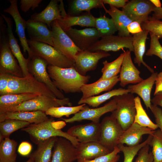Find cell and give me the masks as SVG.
I'll return each instance as SVG.
<instances>
[{
	"mask_svg": "<svg viewBox=\"0 0 162 162\" xmlns=\"http://www.w3.org/2000/svg\"><path fill=\"white\" fill-rule=\"evenodd\" d=\"M155 7L150 0H132L126 3L122 10L130 19L141 24L148 20Z\"/></svg>",
	"mask_w": 162,
	"mask_h": 162,
	"instance_id": "15",
	"label": "cell"
},
{
	"mask_svg": "<svg viewBox=\"0 0 162 162\" xmlns=\"http://www.w3.org/2000/svg\"><path fill=\"white\" fill-rule=\"evenodd\" d=\"M54 121L53 117L49 118L47 120L40 123L30 124L21 130L27 133L32 142L36 145L51 137L59 136L69 140L76 147L79 143L78 140L69 135L67 132L53 128L51 123Z\"/></svg>",
	"mask_w": 162,
	"mask_h": 162,
	"instance_id": "4",
	"label": "cell"
},
{
	"mask_svg": "<svg viewBox=\"0 0 162 162\" xmlns=\"http://www.w3.org/2000/svg\"><path fill=\"white\" fill-rule=\"evenodd\" d=\"M149 145L147 144L138 152L135 162H153L154 158L152 152H149Z\"/></svg>",
	"mask_w": 162,
	"mask_h": 162,
	"instance_id": "46",
	"label": "cell"
},
{
	"mask_svg": "<svg viewBox=\"0 0 162 162\" xmlns=\"http://www.w3.org/2000/svg\"><path fill=\"white\" fill-rule=\"evenodd\" d=\"M0 18V73L23 77L21 68L13 55L9 42L7 28Z\"/></svg>",
	"mask_w": 162,
	"mask_h": 162,
	"instance_id": "3",
	"label": "cell"
},
{
	"mask_svg": "<svg viewBox=\"0 0 162 162\" xmlns=\"http://www.w3.org/2000/svg\"><path fill=\"white\" fill-rule=\"evenodd\" d=\"M143 30H147L157 36L162 38V21L153 19L149 16L148 20L140 24Z\"/></svg>",
	"mask_w": 162,
	"mask_h": 162,
	"instance_id": "43",
	"label": "cell"
},
{
	"mask_svg": "<svg viewBox=\"0 0 162 162\" xmlns=\"http://www.w3.org/2000/svg\"><path fill=\"white\" fill-rule=\"evenodd\" d=\"M26 28L30 39L48 44L54 47L52 33L44 23L29 19Z\"/></svg>",
	"mask_w": 162,
	"mask_h": 162,
	"instance_id": "22",
	"label": "cell"
},
{
	"mask_svg": "<svg viewBox=\"0 0 162 162\" xmlns=\"http://www.w3.org/2000/svg\"><path fill=\"white\" fill-rule=\"evenodd\" d=\"M86 105V104H82L74 106H62L53 107L49 109L45 113L47 115L52 117L59 118L64 116L69 117L71 115L75 114L83 109Z\"/></svg>",
	"mask_w": 162,
	"mask_h": 162,
	"instance_id": "40",
	"label": "cell"
},
{
	"mask_svg": "<svg viewBox=\"0 0 162 162\" xmlns=\"http://www.w3.org/2000/svg\"><path fill=\"white\" fill-rule=\"evenodd\" d=\"M128 31L130 33L134 34L142 32V30L140 24L138 22L133 21L127 27Z\"/></svg>",
	"mask_w": 162,
	"mask_h": 162,
	"instance_id": "52",
	"label": "cell"
},
{
	"mask_svg": "<svg viewBox=\"0 0 162 162\" xmlns=\"http://www.w3.org/2000/svg\"><path fill=\"white\" fill-rule=\"evenodd\" d=\"M152 147L153 162H162V133L159 129L154 130L148 144Z\"/></svg>",
	"mask_w": 162,
	"mask_h": 162,
	"instance_id": "41",
	"label": "cell"
},
{
	"mask_svg": "<svg viewBox=\"0 0 162 162\" xmlns=\"http://www.w3.org/2000/svg\"><path fill=\"white\" fill-rule=\"evenodd\" d=\"M47 70L55 86L66 93L81 92V88L87 84L90 76L80 74L74 67L61 68L48 65Z\"/></svg>",
	"mask_w": 162,
	"mask_h": 162,
	"instance_id": "1",
	"label": "cell"
},
{
	"mask_svg": "<svg viewBox=\"0 0 162 162\" xmlns=\"http://www.w3.org/2000/svg\"><path fill=\"white\" fill-rule=\"evenodd\" d=\"M149 32L147 30L133 34L132 36V45L134 47L135 57L134 59L135 63L140 67L142 64L147 69L153 73V69L147 65L143 60V56L146 51V42Z\"/></svg>",
	"mask_w": 162,
	"mask_h": 162,
	"instance_id": "29",
	"label": "cell"
},
{
	"mask_svg": "<svg viewBox=\"0 0 162 162\" xmlns=\"http://www.w3.org/2000/svg\"><path fill=\"white\" fill-rule=\"evenodd\" d=\"M11 75L7 74L0 73V95L5 94L8 82Z\"/></svg>",
	"mask_w": 162,
	"mask_h": 162,
	"instance_id": "49",
	"label": "cell"
},
{
	"mask_svg": "<svg viewBox=\"0 0 162 162\" xmlns=\"http://www.w3.org/2000/svg\"><path fill=\"white\" fill-rule=\"evenodd\" d=\"M155 88L154 95L162 91V71L158 73L155 80Z\"/></svg>",
	"mask_w": 162,
	"mask_h": 162,
	"instance_id": "53",
	"label": "cell"
},
{
	"mask_svg": "<svg viewBox=\"0 0 162 162\" xmlns=\"http://www.w3.org/2000/svg\"><path fill=\"white\" fill-rule=\"evenodd\" d=\"M38 96L29 93L8 94L0 95V112L7 108L18 105Z\"/></svg>",
	"mask_w": 162,
	"mask_h": 162,
	"instance_id": "32",
	"label": "cell"
},
{
	"mask_svg": "<svg viewBox=\"0 0 162 162\" xmlns=\"http://www.w3.org/2000/svg\"><path fill=\"white\" fill-rule=\"evenodd\" d=\"M113 98V99L102 106L91 108L86 105L83 109L74 114L72 117L67 118H61L60 119L68 123L84 120L100 123V118L102 115L109 112H112L116 108V100L114 97Z\"/></svg>",
	"mask_w": 162,
	"mask_h": 162,
	"instance_id": "12",
	"label": "cell"
},
{
	"mask_svg": "<svg viewBox=\"0 0 162 162\" xmlns=\"http://www.w3.org/2000/svg\"><path fill=\"white\" fill-rule=\"evenodd\" d=\"M100 123H91L74 126L70 128L67 133L76 138L80 142H98Z\"/></svg>",
	"mask_w": 162,
	"mask_h": 162,
	"instance_id": "19",
	"label": "cell"
},
{
	"mask_svg": "<svg viewBox=\"0 0 162 162\" xmlns=\"http://www.w3.org/2000/svg\"><path fill=\"white\" fill-rule=\"evenodd\" d=\"M29 159L26 162H34V159L32 157H29Z\"/></svg>",
	"mask_w": 162,
	"mask_h": 162,
	"instance_id": "58",
	"label": "cell"
},
{
	"mask_svg": "<svg viewBox=\"0 0 162 162\" xmlns=\"http://www.w3.org/2000/svg\"><path fill=\"white\" fill-rule=\"evenodd\" d=\"M110 56V53L104 51H81L77 53L75 57L76 69L80 74L85 76L88 72L96 69L100 59Z\"/></svg>",
	"mask_w": 162,
	"mask_h": 162,
	"instance_id": "13",
	"label": "cell"
},
{
	"mask_svg": "<svg viewBox=\"0 0 162 162\" xmlns=\"http://www.w3.org/2000/svg\"><path fill=\"white\" fill-rule=\"evenodd\" d=\"M128 93H130V91L128 89L122 88L115 89L100 95L92 96L83 100L80 99L78 104L80 105L87 104L93 107L97 108L111 98Z\"/></svg>",
	"mask_w": 162,
	"mask_h": 162,
	"instance_id": "33",
	"label": "cell"
},
{
	"mask_svg": "<svg viewBox=\"0 0 162 162\" xmlns=\"http://www.w3.org/2000/svg\"><path fill=\"white\" fill-rule=\"evenodd\" d=\"M72 105L68 98L59 99L57 98H53L44 95H39L18 105L5 109L0 113L6 112L37 111L45 112L52 107L65 105L71 106Z\"/></svg>",
	"mask_w": 162,
	"mask_h": 162,
	"instance_id": "7",
	"label": "cell"
},
{
	"mask_svg": "<svg viewBox=\"0 0 162 162\" xmlns=\"http://www.w3.org/2000/svg\"><path fill=\"white\" fill-rule=\"evenodd\" d=\"M49 118L42 111L6 112L0 113V122L7 119L25 121L30 124H38L47 120Z\"/></svg>",
	"mask_w": 162,
	"mask_h": 162,
	"instance_id": "27",
	"label": "cell"
},
{
	"mask_svg": "<svg viewBox=\"0 0 162 162\" xmlns=\"http://www.w3.org/2000/svg\"><path fill=\"white\" fill-rule=\"evenodd\" d=\"M123 131L115 118L111 116H106L100 123L98 142L112 152L118 145Z\"/></svg>",
	"mask_w": 162,
	"mask_h": 162,
	"instance_id": "8",
	"label": "cell"
},
{
	"mask_svg": "<svg viewBox=\"0 0 162 162\" xmlns=\"http://www.w3.org/2000/svg\"><path fill=\"white\" fill-rule=\"evenodd\" d=\"M158 74L157 72L152 73L147 78L137 84L129 85L127 89L130 93L136 94L142 98L147 109L151 108V94Z\"/></svg>",
	"mask_w": 162,
	"mask_h": 162,
	"instance_id": "26",
	"label": "cell"
},
{
	"mask_svg": "<svg viewBox=\"0 0 162 162\" xmlns=\"http://www.w3.org/2000/svg\"><path fill=\"white\" fill-rule=\"evenodd\" d=\"M28 42L33 55L43 58L48 65L61 68H75L74 62L61 54L52 46L31 39L28 40Z\"/></svg>",
	"mask_w": 162,
	"mask_h": 162,
	"instance_id": "5",
	"label": "cell"
},
{
	"mask_svg": "<svg viewBox=\"0 0 162 162\" xmlns=\"http://www.w3.org/2000/svg\"><path fill=\"white\" fill-rule=\"evenodd\" d=\"M154 130L134 122L128 128L123 132L118 144H125L128 146L138 145L142 141L143 135L152 134Z\"/></svg>",
	"mask_w": 162,
	"mask_h": 162,
	"instance_id": "23",
	"label": "cell"
},
{
	"mask_svg": "<svg viewBox=\"0 0 162 162\" xmlns=\"http://www.w3.org/2000/svg\"><path fill=\"white\" fill-rule=\"evenodd\" d=\"M119 75H117L109 79H98L93 83L84 84L81 88L82 96L80 99H84L98 94L102 92L111 90L119 81Z\"/></svg>",
	"mask_w": 162,
	"mask_h": 162,
	"instance_id": "25",
	"label": "cell"
},
{
	"mask_svg": "<svg viewBox=\"0 0 162 162\" xmlns=\"http://www.w3.org/2000/svg\"><path fill=\"white\" fill-rule=\"evenodd\" d=\"M0 162H16L17 142L9 137L0 142Z\"/></svg>",
	"mask_w": 162,
	"mask_h": 162,
	"instance_id": "34",
	"label": "cell"
},
{
	"mask_svg": "<svg viewBox=\"0 0 162 162\" xmlns=\"http://www.w3.org/2000/svg\"><path fill=\"white\" fill-rule=\"evenodd\" d=\"M150 1L156 7H161V4L160 0H150Z\"/></svg>",
	"mask_w": 162,
	"mask_h": 162,
	"instance_id": "57",
	"label": "cell"
},
{
	"mask_svg": "<svg viewBox=\"0 0 162 162\" xmlns=\"http://www.w3.org/2000/svg\"><path fill=\"white\" fill-rule=\"evenodd\" d=\"M76 46L82 51L87 50L101 37L94 27L77 29L71 27L64 31Z\"/></svg>",
	"mask_w": 162,
	"mask_h": 162,
	"instance_id": "14",
	"label": "cell"
},
{
	"mask_svg": "<svg viewBox=\"0 0 162 162\" xmlns=\"http://www.w3.org/2000/svg\"><path fill=\"white\" fill-rule=\"evenodd\" d=\"M125 52L119 76L120 85L123 87L129 84H137L143 80L132 60L131 52L127 50Z\"/></svg>",
	"mask_w": 162,
	"mask_h": 162,
	"instance_id": "18",
	"label": "cell"
},
{
	"mask_svg": "<svg viewBox=\"0 0 162 162\" xmlns=\"http://www.w3.org/2000/svg\"><path fill=\"white\" fill-rule=\"evenodd\" d=\"M152 104L162 107V91L156 94L151 99Z\"/></svg>",
	"mask_w": 162,
	"mask_h": 162,
	"instance_id": "54",
	"label": "cell"
},
{
	"mask_svg": "<svg viewBox=\"0 0 162 162\" xmlns=\"http://www.w3.org/2000/svg\"><path fill=\"white\" fill-rule=\"evenodd\" d=\"M10 5L9 7L4 10V11L10 15L14 21L16 26V32L19 38L20 44L24 53L27 52L28 58L31 57L33 54L28 44L26 34V22L21 17L19 12L17 5V0H10Z\"/></svg>",
	"mask_w": 162,
	"mask_h": 162,
	"instance_id": "17",
	"label": "cell"
},
{
	"mask_svg": "<svg viewBox=\"0 0 162 162\" xmlns=\"http://www.w3.org/2000/svg\"><path fill=\"white\" fill-rule=\"evenodd\" d=\"M60 8L62 17L57 20L64 31L75 26L95 28V17L90 12L79 16H71L66 14L63 4L60 5Z\"/></svg>",
	"mask_w": 162,
	"mask_h": 162,
	"instance_id": "20",
	"label": "cell"
},
{
	"mask_svg": "<svg viewBox=\"0 0 162 162\" xmlns=\"http://www.w3.org/2000/svg\"><path fill=\"white\" fill-rule=\"evenodd\" d=\"M54 47L58 52L74 62L77 53L81 51L61 28L57 20L51 24Z\"/></svg>",
	"mask_w": 162,
	"mask_h": 162,
	"instance_id": "10",
	"label": "cell"
},
{
	"mask_svg": "<svg viewBox=\"0 0 162 162\" xmlns=\"http://www.w3.org/2000/svg\"><path fill=\"white\" fill-rule=\"evenodd\" d=\"M30 124L26 122L13 119H7L0 122V142L5 138L9 137L13 132Z\"/></svg>",
	"mask_w": 162,
	"mask_h": 162,
	"instance_id": "36",
	"label": "cell"
},
{
	"mask_svg": "<svg viewBox=\"0 0 162 162\" xmlns=\"http://www.w3.org/2000/svg\"><path fill=\"white\" fill-rule=\"evenodd\" d=\"M51 125L54 128L57 130H61L65 125V122L63 121L55 122V121L51 122Z\"/></svg>",
	"mask_w": 162,
	"mask_h": 162,
	"instance_id": "56",
	"label": "cell"
},
{
	"mask_svg": "<svg viewBox=\"0 0 162 162\" xmlns=\"http://www.w3.org/2000/svg\"><path fill=\"white\" fill-rule=\"evenodd\" d=\"M76 160V147L67 139L58 137L54 144L49 162H73Z\"/></svg>",
	"mask_w": 162,
	"mask_h": 162,
	"instance_id": "16",
	"label": "cell"
},
{
	"mask_svg": "<svg viewBox=\"0 0 162 162\" xmlns=\"http://www.w3.org/2000/svg\"><path fill=\"white\" fill-rule=\"evenodd\" d=\"M124 48L128 49L130 52H134L132 36L123 37L112 35L103 37L93 44L87 50L92 52H116Z\"/></svg>",
	"mask_w": 162,
	"mask_h": 162,
	"instance_id": "11",
	"label": "cell"
},
{
	"mask_svg": "<svg viewBox=\"0 0 162 162\" xmlns=\"http://www.w3.org/2000/svg\"><path fill=\"white\" fill-rule=\"evenodd\" d=\"M104 7L102 0H74L70 6V12L76 14L83 11L90 12L94 8H104Z\"/></svg>",
	"mask_w": 162,
	"mask_h": 162,
	"instance_id": "37",
	"label": "cell"
},
{
	"mask_svg": "<svg viewBox=\"0 0 162 162\" xmlns=\"http://www.w3.org/2000/svg\"><path fill=\"white\" fill-rule=\"evenodd\" d=\"M110 8L108 10L105 6L103 8L106 13L111 16L118 32V35L123 37L131 36L127 27L133 21L129 18L122 10L111 5H110Z\"/></svg>",
	"mask_w": 162,
	"mask_h": 162,
	"instance_id": "30",
	"label": "cell"
},
{
	"mask_svg": "<svg viewBox=\"0 0 162 162\" xmlns=\"http://www.w3.org/2000/svg\"><path fill=\"white\" fill-rule=\"evenodd\" d=\"M29 93L56 98L44 84L38 81L30 73L25 76H11L6 94Z\"/></svg>",
	"mask_w": 162,
	"mask_h": 162,
	"instance_id": "2",
	"label": "cell"
},
{
	"mask_svg": "<svg viewBox=\"0 0 162 162\" xmlns=\"http://www.w3.org/2000/svg\"><path fill=\"white\" fill-rule=\"evenodd\" d=\"M58 138V137H52L38 144L36 150L28 157L33 158L34 162H49L54 144Z\"/></svg>",
	"mask_w": 162,
	"mask_h": 162,
	"instance_id": "31",
	"label": "cell"
},
{
	"mask_svg": "<svg viewBox=\"0 0 162 162\" xmlns=\"http://www.w3.org/2000/svg\"><path fill=\"white\" fill-rule=\"evenodd\" d=\"M104 4H108L117 8H123L129 1L128 0H102Z\"/></svg>",
	"mask_w": 162,
	"mask_h": 162,
	"instance_id": "51",
	"label": "cell"
},
{
	"mask_svg": "<svg viewBox=\"0 0 162 162\" xmlns=\"http://www.w3.org/2000/svg\"><path fill=\"white\" fill-rule=\"evenodd\" d=\"M120 152V151L117 146L115 147L112 151L107 154L93 160L77 161V162H117L120 157L118 153Z\"/></svg>",
	"mask_w": 162,
	"mask_h": 162,
	"instance_id": "45",
	"label": "cell"
},
{
	"mask_svg": "<svg viewBox=\"0 0 162 162\" xmlns=\"http://www.w3.org/2000/svg\"><path fill=\"white\" fill-rule=\"evenodd\" d=\"M42 1V0H21L20 7L21 10L26 13L31 8L32 10H34L39 6Z\"/></svg>",
	"mask_w": 162,
	"mask_h": 162,
	"instance_id": "47",
	"label": "cell"
},
{
	"mask_svg": "<svg viewBox=\"0 0 162 162\" xmlns=\"http://www.w3.org/2000/svg\"><path fill=\"white\" fill-rule=\"evenodd\" d=\"M134 101L136 114L134 122L153 130H157L158 128V126L148 116L142 106L140 98L138 96L135 97Z\"/></svg>",
	"mask_w": 162,
	"mask_h": 162,
	"instance_id": "38",
	"label": "cell"
},
{
	"mask_svg": "<svg viewBox=\"0 0 162 162\" xmlns=\"http://www.w3.org/2000/svg\"><path fill=\"white\" fill-rule=\"evenodd\" d=\"M1 14L7 23L8 39L12 52L21 68L23 76H25L29 74L28 69V59L24 57L14 35L12 31L13 24L11 19L3 14L1 13Z\"/></svg>",
	"mask_w": 162,
	"mask_h": 162,
	"instance_id": "24",
	"label": "cell"
},
{
	"mask_svg": "<svg viewBox=\"0 0 162 162\" xmlns=\"http://www.w3.org/2000/svg\"><path fill=\"white\" fill-rule=\"evenodd\" d=\"M125 52L121 53L115 60L111 62L105 60L103 62L104 67L101 72L102 75L99 80L109 79L117 76L120 73Z\"/></svg>",
	"mask_w": 162,
	"mask_h": 162,
	"instance_id": "35",
	"label": "cell"
},
{
	"mask_svg": "<svg viewBox=\"0 0 162 162\" xmlns=\"http://www.w3.org/2000/svg\"><path fill=\"white\" fill-rule=\"evenodd\" d=\"M95 28L101 38L113 35L117 31L112 19L105 15L95 18Z\"/></svg>",
	"mask_w": 162,
	"mask_h": 162,
	"instance_id": "39",
	"label": "cell"
},
{
	"mask_svg": "<svg viewBox=\"0 0 162 162\" xmlns=\"http://www.w3.org/2000/svg\"><path fill=\"white\" fill-rule=\"evenodd\" d=\"M153 12L154 13L151 17L152 18L157 20L162 19V7H155Z\"/></svg>",
	"mask_w": 162,
	"mask_h": 162,
	"instance_id": "55",
	"label": "cell"
},
{
	"mask_svg": "<svg viewBox=\"0 0 162 162\" xmlns=\"http://www.w3.org/2000/svg\"><path fill=\"white\" fill-rule=\"evenodd\" d=\"M151 137L149 135L147 139L140 144L132 146H125L124 144H119L117 146L120 152H123L124 156L123 162H132L133 159L139 151L144 146L148 144Z\"/></svg>",
	"mask_w": 162,
	"mask_h": 162,
	"instance_id": "42",
	"label": "cell"
},
{
	"mask_svg": "<svg viewBox=\"0 0 162 162\" xmlns=\"http://www.w3.org/2000/svg\"><path fill=\"white\" fill-rule=\"evenodd\" d=\"M116 108L112 112L111 116L115 118L123 131L134 123L136 114L135 97L130 93L115 96Z\"/></svg>",
	"mask_w": 162,
	"mask_h": 162,
	"instance_id": "6",
	"label": "cell"
},
{
	"mask_svg": "<svg viewBox=\"0 0 162 162\" xmlns=\"http://www.w3.org/2000/svg\"><path fill=\"white\" fill-rule=\"evenodd\" d=\"M59 1L51 0L42 11L38 13L34 14L32 15L30 19L43 22L50 27L53 21L59 20L62 17L59 5L58 4Z\"/></svg>",
	"mask_w": 162,
	"mask_h": 162,
	"instance_id": "28",
	"label": "cell"
},
{
	"mask_svg": "<svg viewBox=\"0 0 162 162\" xmlns=\"http://www.w3.org/2000/svg\"><path fill=\"white\" fill-rule=\"evenodd\" d=\"M32 149V146L29 142L23 141L20 144L18 149V152L23 156H28Z\"/></svg>",
	"mask_w": 162,
	"mask_h": 162,
	"instance_id": "50",
	"label": "cell"
},
{
	"mask_svg": "<svg viewBox=\"0 0 162 162\" xmlns=\"http://www.w3.org/2000/svg\"><path fill=\"white\" fill-rule=\"evenodd\" d=\"M155 118L156 124L162 133V110L158 106L152 104L150 109Z\"/></svg>",
	"mask_w": 162,
	"mask_h": 162,
	"instance_id": "48",
	"label": "cell"
},
{
	"mask_svg": "<svg viewBox=\"0 0 162 162\" xmlns=\"http://www.w3.org/2000/svg\"><path fill=\"white\" fill-rule=\"evenodd\" d=\"M76 148L77 161L93 160L111 152L97 141L79 142Z\"/></svg>",
	"mask_w": 162,
	"mask_h": 162,
	"instance_id": "21",
	"label": "cell"
},
{
	"mask_svg": "<svg viewBox=\"0 0 162 162\" xmlns=\"http://www.w3.org/2000/svg\"><path fill=\"white\" fill-rule=\"evenodd\" d=\"M149 33L150 36V48L146 55L148 56L155 55L162 60V46L159 42V38L152 33Z\"/></svg>",
	"mask_w": 162,
	"mask_h": 162,
	"instance_id": "44",
	"label": "cell"
},
{
	"mask_svg": "<svg viewBox=\"0 0 162 162\" xmlns=\"http://www.w3.org/2000/svg\"><path fill=\"white\" fill-rule=\"evenodd\" d=\"M28 58L29 72L38 81L45 84L57 98H65L62 92L55 86L49 76L47 70L48 63L41 58L34 55Z\"/></svg>",
	"mask_w": 162,
	"mask_h": 162,
	"instance_id": "9",
	"label": "cell"
}]
</instances>
